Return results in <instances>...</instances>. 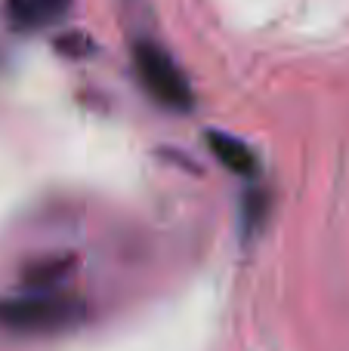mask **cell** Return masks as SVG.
I'll return each instance as SVG.
<instances>
[{"mask_svg": "<svg viewBox=\"0 0 349 351\" xmlns=\"http://www.w3.org/2000/svg\"><path fill=\"white\" fill-rule=\"evenodd\" d=\"M133 71L139 86L148 93L152 102H158L167 111H192L195 105V90H192L185 71L179 62L155 40H136L130 49Z\"/></svg>", "mask_w": 349, "mask_h": 351, "instance_id": "7a4b0ae2", "label": "cell"}, {"mask_svg": "<svg viewBox=\"0 0 349 351\" xmlns=\"http://www.w3.org/2000/svg\"><path fill=\"white\" fill-rule=\"evenodd\" d=\"M266 216V204L260 197H247L245 200V228L247 231H257L260 222H263Z\"/></svg>", "mask_w": 349, "mask_h": 351, "instance_id": "8992f818", "label": "cell"}, {"mask_svg": "<svg viewBox=\"0 0 349 351\" xmlns=\"http://www.w3.org/2000/svg\"><path fill=\"white\" fill-rule=\"evenodd\" d=\"M71 271V262L68 259H43L25 271V287L28 290H59V284L68 278Z\"/></svg>", "mask_w": 349, "mask_h": 351, "instance_id": "5b68a950", "label": "cell"}, {"mask_svg": "<svg viewBox=\"0 0 349 351\" xmlns=\"http://www.w3.org/2000/svg\"><path fill=\"white\" fill-rule=\"evenodd\" d=\"M71 10V0H6L3 16L12 31H43L49 25L62 22Z\"/></svg>", "mask_w": 349, "mask_h": 351, "instance_id": "3957f363", "label": "cell"}, {"mask_svg": "<svg viewBox=\"0 0 349 351\" xmlns=\"http://www.w3.org/2000/svg\"><path fill=\"white\" fill-rule=\"evenodd\" d=\"M207 145L214 152V158L235 176H254L257 173V154L251 152V145H245L241 139L229 133H207Z\"/></svg>", "mask_w": 349, "mask_h": 351, "instance_id": "277c9868", "label": "cell"}, {"mask_svg": "<svg viewBox=\"0 0 349 351\" xmlns=\"http://www.w3.org/2000/svg\"><path fill=\"white\" fill-rule=\"evenodd\" d=\"M84 321V302L62 290H25L0 299V327L16 336L68 333Z\"/></svg>", "mask_w": 349, "mask_h": 351, "instance_id": "6da1fadb", "label": "cell"}]
</instances>
